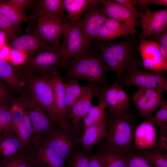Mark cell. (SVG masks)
<instances>
[{
  "mask_svg": "<svg viewBox=\"0 0 167 167\" xmlns=\"http://www.w3.org/2000/svg\"><path fill=\"white\" fill-rule=\"evenodd\" d=\"M142 29L138 36L139 42L148 38L151 39L167 29V9L155 11L150 9L139 13Z\"/></svg>",
  "mask_w": 167,
  "mask_h": 167,
  "instance_id": "cell-13",
  "label": "cell"
},
{
  "mask_svg": "<svg viewBox=\"0 0 167 167\" xmlns=\"http://www.w3.org/2000/svg\"><path fill=\"white\" fill-rule=\"evenodd\" d=\"M83 132L81 122L67 128L58 126L42 140L66 162L74 151Z\"/></svg>",
  "mask_w": 167,
  "mask_h": 167,
  "instance_id": "cell-6",
  "label": "cell"
},
{
  "mask_svg": "<svg viewBox=\"0 0 167 167\" xmlns=\"http://www.w3.org/2000/svg\"><path fill=\"white\" fill-rule=\"evenodd\" d=\"M60 46H50L36 56L28 58L24 64L14 68L17 75L51 77L58 72V67L63 66L69 61L64 56Z\"/></svg>",
  "mask_w": 167,
  "mask_h": 167,
  "instance_id": "cell-5",
  "label": "cell"
},
{
  "mask_svg": "<svg viewBox=\"0 0 167 167\" xmlns=\"http://www.w3.org/2000/svg\"><path fill=\"white\" fill-rule=\"evenodd\" d=\"M28 58L27 54L22 51L15 49L10 50L9 59L14 65L18 66L23 64Z\"/></svg>",
  "mask_w": 167,
  "mask_h": 167,
  "instance_id": "cell-43",
  "label": "cell"
},
{
  "mask_svg": "<svg viewBox=\"0 0 167 167\" xmlns=\"http://www.w3.org/2000/svg\"><path fill=\"white\" fill-rule=\"evenodd\" d=\"M10 50L9 46L6 45L0 49V58L5 61L9 59Z\"/></svg>",
  "mask_w": 167,
  "mask_h": 167,
  "instance_id": "cell-49",
  "label": "cell"
},
{
  "mask_svg": "<svg viewBox=\"0 0 167 167\" xmlns=\"http://www.w3.org/2000/svg\"><path fill=\"white\" fill-rule=\"evenodd\" d=\"M106 2L96 0L90 4L78 21L85 36L91 42L96 38L101 27L108 19L105 12Z\"/></svg>",
  "mask_w": 167,
  "mask_h": 167,
  "instance_id": "cell-10",
  "label": "cell"
},
{
  "mask_svg": "<svg viewBox=\"0 0 167 167\" xmlns=\"http://www.w3.org/2000/svg\"><path fill=\"white\" fill-rule=\"evenodd\" d=\"M137 32L135 29L127 28L117 20L108 18L101 27L96 38L98 41H113L118 37L133 35Z\"/></svg>",
  "mask_w": 167,
  "mask_h": 167,
  "instance_id": "cell-24",
  "label": "cell"
},
{
  "mask_svg": "<svg viewBox=\"0 0 167 167\" xmlns=\"http://www.w3.org/2000/svg\"><path fill=\"white\" fill-rule=\"evenodd\" d=\"M32 167H35V166H34L32 165Z\"/></svg>",
  "mask_w": 167,
  "mask_h": 167,
  "instance_id": "cell-52",
  "label": "cell"
},
{
  "mask_svg": "<svg viewBox=\"0 0 167 167\" xmlns=\"http://www.w3.org/2000/svg\"><path fill=\"white\" fill-rule=\"evenodd\" d=\"M106 135L99 143L100 147L110 149L125 156L135 151L134 135L135 118L129 112L122 114L109 112Z\"/></svg>",
  "mask_w": 167,
  "mask_h": 167,
  "instance_id": "cell-3",
  "label": "cell"
},
{
  "mask_svg": "<svg viewBox=\"0 0 167 167\" xmlns=\"http://www.w3.org/2000/svg\"><path fill=\"white\" fill-rule=\"evenodd\" d=\"M143 67L152 71L167 70V60L162 56L158 44L152 40H142L139 44Z\"/></svg>",
  "mask_w": 167,
  "mask_h": 167,
  "instance_id": "cell-16",
  "label": "cell"
},
{
  "mask_svg": "<svg viewBox=\"0 0 167 167\" xmlns=\"http://www.w3.org/2000/svg\"><path fill=\"white\" fill-rule=\"evenodd\" d=\"M36 1L34 0H9L7 1L20 11L25 14V9L34 6Z\"/></svg>",
  "mask_w": 167,
  "mask_h": 167,
  "instance_id": "cell-44",
  "label": "cell"
},
{
  "mask_svg": "<svg viewBox=\"0 0 167 167\" xmlns=\"http://www.w3.org/2000/svg\"><path fill=\"white\" fill-rule=\"evenodd\" d=\"M137 43L134 35L120 41L95 42L94 47L101 53L109 71L116 76L115 83L119 84L122 76L133 66L143 67Z\"/></svg>",
  "mask_w": 167,
  "mask_h": 167,
  "instance_id": "cell-1",
  "label": "cell"
},
{
  "mask_svg": "<svg viewBox=\"0 0 167 167\" xmlns=\"http://www.w3.org/2000/svg\"><path fill=\"white\" fill-rule=\"evenodd\" d=\"M105 12L108 18L117 20L130 29L141 27L140 20L135 13L113 0H106Z\"/></svg>",
  "mask_w": 167,
  "mask_h": 167,
  "instance_id": "cell-19",
  "label": "cell"
},
{
  "mask_svg": "<svg viewBox=\"0 0 167 167\" xmlns=\"http://www.w3.org/2000/svg\"><path fill=\"white\" fill-rule=\"evenodd\" d=\"M7 85H8L0 78V105H11L9 102V90Z\"/></svg>",
  "mask_w": 167,
  "mask_h": 167,
  "instance_id": "cell-45",
  "label": "cell"
},
{
  "mask_svg": "<svg viewBox=\"0 0 167 167\" xmlns=\"http://www.w3.org/2000/svg\"><path fill=\"white\" fill-rule=\"evenodd\" d=\"M89 157L86 155L77 144L73 152L67 161L66 167H90Z\"/></svg>",
  "mask_w": 167,
  "mask_h": 167,
  "instance_id": "cell-35",
  "label": "cell"
},
{
  "mask_svg": "<svg viewBox=\"0 0 167 167\" xmlns=\"http://www.w3.org/2000/svg\"><path fill=\"white\" fill-rule=\"evenodd\" d=\"M63 67L65 79L68 81L81 79L102 86L108 85L106 75L109 71L101 53L95 47H91L71 59Z\"/></svg>",
  "mask_w": 167,
  "mask_h": 167,
  "instance_id": "cell-2",
  "label": "cell"
},
{
  "mask_svg": "<svg viewBox=\"0 0 167 167\" xmlns=\"http://www.w3.org/2000/svg\"><path fill=\"white\" fill-rule=\"evenodd\" d=\"M151 0H133L134 4H136L138 7L139 13L142 11H147L150 9L148 7Z\"/></svg>",
  "mask_w": 167,
  "mask_h": 167,
  "instance_id": "cell-47",
  "label": "cell"
},
{
  "mask_svg": "<svg viewBox=\"0 0 167 167\" xmlns=\"http://www.w3.org/2000/svg\"><path fill=\"white\" fill-rule=\"evenodd\" d=\"M29 116L32 125V142L42 140L56 126L45 112L29 97H24L17 102Z\"/></svg>",
  "mask_w": 167,
  "mask_h": 167,
  "instance_id": "cell-8",
  "label": "cell"
},
{
  "mask_svg": "<svg viewBox=\"0 0 167 167\" xmlns=\"http://www.w3.org/2000/svg\"><path fill=\"white\" fill-rule=\"evenodd\" d=\"M25 113L23 119L15 130L25 153L30 150L31 146L32 130L30 118Z\"/></svg>",
  "mask_w": 167,
  "mask_h": 167,
  "instance_id": "cell-28",
  "label": "cell"
},
{
  "mask_svg": "<svg viewBox=\"0 0 167 167\" xmlns=\"http://www.w3.org/2000/svg\"><path fill=\"white\" fill-rule=\"evenodd\" d=\"M96 0H63L65 9L71 22L78 21L91 3Z\"/></svg>",
  "mask_w": 167,
  "mask_h": 167,
  "instance_id": "cell-27",
  "label": "cell"
},
{
  "mask_svg": "<svg viewBox=\"0 0 167 167\" xmlns=\"http://www.w3.org/2000/svg\"><path fill=\"white\" fill-rule=\"evenodd\" d=\"M115 2L119 3L135 13L138 16L139 13L137 10L134 7L133 0H113Z\"/></svg>",
  "mask_w": 167,
  "mask_h": 167,
  "instance_id": "cell-48",
  "label": "cell"
},
{
  "mask_svg": "<svg viewBox=\"0 0 167 167\" xmlns=\"http://www.w3.org/2000/svg\"><path fill=\"white\" fill-rule=\"evenodd\" d=\"M0 12L12 22L16 25L20 26L23 22H33L30 21L25 14L22 13L7 1L0 0Z\"/></svg>",
  "mask_w": 167,
  "mask_h": 167,
  "instance_id": "cell-32",
  "label": "cell"
},
{
  "mask_svg": "<svg viewBox=\"0 0 167 167\" xmlns=\"http://www.w3.org/2000/svg\"><path fill=\"white\" fill-rule=\"evenodd\" d=\"M34 6V11L28 17L33 20L37 17L46 16L66 23L69 19L64 13L63 0H36Z\"/></svg>",
  "mask_w": 167,
  "mask_h": 167,
  "instance_id": "cell-20",
  "label": "cell"
},
{
  "mask_svg": "<svg viewBox=\"0 0 167 167\" xmlns=\"http://www.w3.org/2000/svg\"><path fill=\"white\" fill-rule=\"evenodd\" d=\"M100 87V85L91 83L86 86L84 92L73 107L68 118V121L71 120L72 125H76L81 122L86 116L92 106V97L96 96Z\"/></svg>",
  "mask_w": 167,
  "mask_h": 167,
  "instance_id": "cell-17",
  "label": "cell"
},
{
  "mask_svg": "<svg viewBox=\"0 0 167 167\" xmlns=\"http://www.w3.org/2000/svg\"><path fill=\"white\" fill-rule=\"evenodd\" d=\"M51 80L57 108L62 117L68 121L67 118L66 105L65 83L58 72L55 74L51 78Z\"/></svg>",
  "mask_w": 167,
  "mask_h": 167,
  "instance_id": "cell-25",
  "label": "cell"
},
{
  "mask_svg": "<svg viewBox=\"0 0 167 167\" xmlns=\"http://www.w3.org/2000/svg\"><path fill=\"white\" fill-rule=\"evenodd\" d=\"M90 167H105L102 161L96 153H92L89 157Z\"/></svg>",
  "mask_w": 167,
  "mask_h": 167,
  "instance_id": "cell-46",
  "label": "cell"
},
{
  "mask_svg": "<svg viewBox=\"0 0 167 167\" xmlns=\"http://www.w3.org/2000/svg\"><path fill=\"white\" fill-rule=\"evenodd\" d=\"M160 109L157 110L152 114L145 119V120L149 122L156 126L159 129L167 128V101L163 99Z\"/></svg>",
  "mask_w": 167,
  "mask_h": 167,
  "instance_id": "cell-34",
  "label": "cell"
},
{
  "mask_svg": "<svg viewBox=\"0 0 167 167\" xmlns=\"http://www.w3.org/2000/svg\"><path fill=\"white\" fill-rule=\"evenodd\" d=\"M25 153L22 143L15 129L0 135V159Z\"/></svg>",
  "mask_w": 167,
  "mask_h": 167,
  "instance_id": "cell-23",
  "label": "cell"
},
{
  "mask_svg": "<svg viewBox=\"0 0 167 167\" xmlns=\"http://www.w3.org/2000/svg\"><path fill=\"white\" fill-rule=\"evenodd\" d=\"M108 105L103 100L99 101L97 105L92 106L83 120V131L89 126L100 122L107 116L105 109Z\"/></svg>",
  "mask_w": 167,
  "mask_h": 167,
  "instance_id": "cell-30",
  "label": "cell"
},
{
  "mask_svg": "<svg viewBox=\"0 0 167 167\" xmlns=\"http://www.w3.org/2000/svg\"><path fill=\"white\" fill-rule=\"evenodd\" d=\"M0 78L11 88L18 91L24 84L14 68L6 61L0 58Z\"/></svg>",
  "mask_w": 167,
  "mask_h": 167,
  "instance_id": "cell-29",
  "label": "cell"
},
{
  "mask_svg": "<svg viewBox=\"0 0 167 167\" xmlns=\"http://www.w3.org/2000/svg\"><path fill=\"white\" fill-rule=\"evenodd\" d=\"M0 167H32L25 154L0 159Z\"/></svg>",
  "mask_w": 167,
  "mask_h": 167,
  "instance_id": "cell-37",
  "label": "cell"
},
{
  "mask_svg": "<svg viewBox=\"0 0 167 167\" xmlns=\"http://www.w3.org/2000/svg\"><path fill=\"white\" fill-rule=\"evenodd\" d=\"M151 39L158 44L161 55L167 60V29L161 32Z\"/></svg>",
  "mask_w": 167,
  "mask_h": 167,
  "instance_id": "cell-42",
  "label": "cell"
},
{
  "mask_svg": "<svg viewBox=\"0 0 167 167\" xmlns=\"http://www.w3.org/2000/svg\"><path fill=\"white\" fill-rule=\"evenodd\" d=\"M8 41L6 33L0 29V49L6 45V42Z\"/></svg>",
  "mask_w": 167,
  "mask_h": 167,
  "instance_id": "cell-50",
  "label": "cell"
},
{
  "mask_svg": "<svg viewBox=\"0 0 167 167\" xmlns=\"http://www.w3.org/2000/svg\"><path fill=\"white\" fill-rule=\"evenodd\" d=\"M152 150L160 153L167 152V128L159 129L158 137Z\"/></svg>",
  "mask_w": 167,
  "mask_h": 167,
  "instance_id": "cell-40",
  "label": "cell"
},
{
  "mask_svg": "<svg viewBox=\"0 0 167 167\" xmlns=\"http://www.w3.org/2000/svg\"><path fill=\"white\" fill-rule=\"evenodd\" d=\"M107 117L101 121L92 125L83 131L78 144L82 151L90 156L92 148L99 144L104 138L107 130Z\"/></svg>",
  "mask_w": 167,
  "mask_h": 167,
  "instance_id": "cell-18",
  "label": "cell"
},
{
  "mask_svg": "<svg viewBox=\"0 0 167 167\" xmlns=\"http://www.w3.org/2000/svg\"><path fill=\"white\" fill-rule=\"evenodd\" d=\"M25 154L36 167H66L63 159L42 140L32 142L30 149Z\"/></svg>",
  "mask_w": 167,
  "mask_h": 167,
  "instance_id": "cell-12",
  "label": "cell"
},
{
  "mask_svg": "<svg viewBox=\"0 0 167 167\" xmlns=\"http://www.w3.org/2000/svg\"><path fill=\"white\" fill-rule=\"evenodd\" d=\"M101 159L105 167H126V156L112 150L100 147L96 153Z\"/></svg>",
  "mask_w": 167,
  "mask_h": 167,
  "instance_id": "cell-31",
  "label": "cell"
},
{
  "mask_svg": "<svg viewBox=\"0 0 167 167\" xmlns=\"http://www.w3.org/2000/svg\"><path fill=\"white\" fill-rule=\"evenodd\" d=\"M166 71H147L141 70L135 65L122 76L119 84L122 88L134 86L138 88L162 89L167 90Z\"/></svg>",
  "mask_w": 167,
  "mask_h": 167,
  "instance_id": "cell-7",
  "label": "cell"
},
{
  "mask_svg": "<svg viewBox=\"0 0 167 167\" xmlns=\"http://www.w3.org/2000/svg\"><path fill=\"white\" fill-rule=\"evenodd\" d=\"M135 152L154 167H167V153H160L152 150H140Z\"/></svg>",
  "mask_w": 167,
  "mask_h": 167,
  "instance_id": "cell-33",
  "label": "cell"
},
{
  "mask_svg": "<svg viewBox=\"0 0 167 167\" xmlns=\"http://www.w3.org/2000/svg\"><path fill=\"white\" fill-rule=\"evenodd\" d=\"M150 4H155L161 6H167V0H151Z\"/></svg>",
  "mask_w": 167,
  "mask_h": 167,
  "instance_id": "cell-51",
  "label": "cell"
},
{
  "mask_svg": "<svg viewBox=\"0 0 167 167\" xmlns=\"http://www.w3.org/2000/svg\"><path fill=\"white\" fill-rule=\"evenodd\" d=\"M165 90L162 89L138 88L132 95L139 116L144 119L153 114L164 99Z\"/></svg>",
  "mask_w": 167,
  "mask_h": 167,
  "instance_id": "cell-14",
  "label": "cell"
},
{
  "mask_svg": "<svg viewBox=\"0 0 167 167\" xmlns=\"http://www.w3.org/2000/svg\"><path fill=\"white\" fill-rule=\"evenodd\" d=\"M96 97L98 101L103 100L107 104L109 113L122 114L129 110V99L126 92L119 84L114 83L112 85H100Z\"/></svg>",
  "mask_w": 167,
  "mask_h": 167,
  "instance_id": "cell-11",
  "label": "cell"
},
{
  "mask_svg": "<svg viewBox=\"0 0 167 167\" xmlns=\"http://www.w3.org/2000/svg\"><path fill=\"white\" fill-rule=\"evenodd\" d=\"M19 77L23 83L27 84L29 97L53 121L63 128H68L72 126L71 122L62 117L57 108L51 77L25 76Z\"/></svg>",
  "mask_w": 167,
  "mask_h": 167,
  "instance_id": "cell-4",
  "label": "cell"
},
{
  "mask_svg": "<svg viewBox=\"0 0 167 167\" xmlns=\"http://www.w3.org/2000/svg\"><path fill=\"white\" fill-rule=\"evenodd\" d=\"M33 21L37 23L36 28L31 32L40 37L50 46L59 47V39L67 25L65 23L56 18L42 16Z\"/></svg>",
  "mask_w": 167,
  "mask_h": 167,
  "instance_id": "cell-15",
  "label": "cell"
},
{
  "mask_svg": "<svg viewBox=\"0 0 167 167\" xmlns=\"http://www.w3.org/2000/svg\"><path fill=\"white\" fill-rule=\"evenodd\" d=\"M125 160L126 167H154L135 151L126 155Z\"/></svg>",
  "mask_w": 167,
  "mask_h": 167,
  "instance_id": "cell-39",
  "label": "cell"
},
{
  "mask_svg": "<svg viewBox=\"0 0 167 167\" xmlns=\"http://www.w3.org/2000/svg\"><path fill=\"white\" fill-rule=\"evenodd\" d=\"M10 111L12 122L15 129L23 119L25 113L23 109L17 102L11 105Z\"/></svg>",
  "mask_w": 167,
  "mask_h": 167,
  "instance_id": "cell-41",
  "label": "cell"
},
{
  "mask_svg": "<svg viewBox=\"0 0 167 167\" xmlns=\"http://www.w3.org/2000/svg\"><path fill=\"white\" fill-rule=\"evenodd\" d=\"M11 49L22 51L28 55V58L33 57L39 51L48 49L50 46L35 34L30 33L28 35L21 36L10 41Z\"/></svg>",
  "mask_w": 167,
  "mask_h": 167,
  "instance_id": "cell-21",
  "label": "cell"
},
{
  "mask_svg": "<svg viewBox=\"0 0 167 167\" xmlns=\"http://www.w3.org/2000/svg\"><path fill=\"white\" fill-rule=\"evenodd\" d=\"M156 139V130L155 126L150 122L144 121L138 126L134 131L135 151L152 149Z\"/></svg>",
  "mask_w": 167,
  "mask_h": 167,
  "instance_id": "cell-22",
  "label": "cell"
},
{
  "mask_svg": "<svg viewBox=\"0 0 167 167\" xmlns=\"http://www.w3.org/2000/svg\"><path fill=\"white\" fill-rule=\"evenodd\" d=\"M11 105H0V135L4 133L15 129L11 119Z\"/></svg>",
  "mask_w": 167,
  "mask_h": 167,
  "instance_id": "cell-38",
  "label": "cell"
},
{
  "mask_svg": "<svg viewBox=\"0 0 167 167\" xmlns=\"http://www.w3.org/2000/svg\"><path fill=\"white\" fill-rule=\"evenodd\" d=\"M66 105L67 119L72 108L84 92L86 86H81L78 80L72 79L65 83Z\"/></svg>",
  "mask_w": 167,
  "mask_h": 167,
  "instance_id": "cell-26",
  "label": "cell"
},
{
  "mask_svg": "<svg viewBox=\"0 0 167 167\" xmlns=\"http://www.w3.org/2000/svg\"><path fill=\"white\" fill-rule=\"evenodd\" d=\"M0 28L6 33L10 41L17 37L18 33L22 32L20 26L13 23L0 12Z\"/></svg>",
  "mask_w": 167,
  "mask_h": 167,
  "instance_id": "cell-36",
  "label": "cell"
},
{
  "mask_svg": "<svg viewBox=\"0 0 167 167\" xmlns=\"http://www.w3.org/2000/svg\"><path fill=\"white\" fill-rule=\"evenodd\" d=\"M63 35V43L60 47L68 61L82 54L91 47V42L85 36L78 21L67 23Z\"/></svg>",
  "mask_w": 167,
  "mask_h": 167,
  "instance_id": "cell-9",
  "label": "cell"
}]
</instances>
